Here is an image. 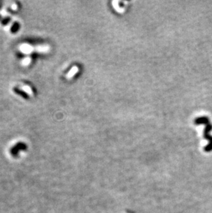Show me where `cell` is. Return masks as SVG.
<instances>
[{
    "mask_svg": "<svg viewBox=\"0 0 212 213\" xmlns=\"http://www.w3.org/2000/svg\"><path fill=\"white\" fill-rule=\"evenodd\" d=\"M31 59L30 57H26L23 59L22 61V65L23 66H28L30 64Z\"/></svg>",
    "mask_w": 212,
    "mask_h": 213,
    "instance_id": "obj_4",
    "label": "cell"
},
{
    "mask_svg": "<svg viewBox=\"0 0 212 213\" xmlns=\"http://www.w3.org/2000/svg\"><path fill=\"white\" fill-rule=\"evenodd\" d=\"M32 50H33L32 47L29 44H22L20 46V50L25 54L30 53V52H32Z\"/></svg>",
    "mask_w": 212,
    "mask_h": 213,
    "instance_id": "obj_2",
    "label": "cell"
},
{
    "mask_svg": "<svg viewBox=\"0 0 212 213\" xmlns=\"http://www.w3.org/2000/svg\"><path fill=\"white\" fill-rule=\"evenodd\" d=\"M196 124H205V138L208 139L210 141L209 145L205 148L206 150H209L212 149V137L210 136L209 134V132L212 129V126L209 123V121L208 120L207 117H198L196 119L194 122Z\"/></svg>",
    "mask_w": 212,
    "mask_h": 213,
    "instance_id": "obj_1",
    "label": "cell"
},
{
    "mask_svg": "<svg viewBox=\"0 0 212 213\" xmlns=\"http://www.w3.org/2000/svg\"><path fill=\"white\" fill-rule=\"evenodd\" d=\"M22 89L24 90V91L26 92V93H28V95H32V90H31L30 87L28 86H24L22 87Z\"/></svg>",
    "mask_w": 212,
    "mask_h": 213,
    "instance_id": "obj_3",
    "label": "cell"
},
{
    "mask_svg": "<svg viewBox=\"0 0 212 213\" xmlns=\"http://www.w3.org/2000/svg\"><path fill=\"white\" fill-rule=\"evenodd\" d=\"M48 48L46 46H38L37 48V50L39 52H46L47 51Z\"/></svg>",
    "mask_w": 212,
    "mask_h": 213,
    "instance_id": "obj_5",
    "label": "cell"
}]
</instances>
